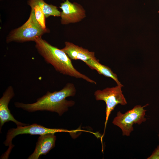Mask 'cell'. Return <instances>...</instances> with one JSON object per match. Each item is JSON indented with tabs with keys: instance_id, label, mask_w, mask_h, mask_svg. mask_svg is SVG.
I'll return each instance as SVG.
<instances>
[{
	"instance_id": "6da1fadb",
	"label": "cell",
	"mask_w": 159,
	"mask_h": 159,
	"mask_svg": "<svg viewBox=\"0 0 159 159\" xmlns=\"http://www.w3.org/2000/svg\"><path fill=\"white\" fill-rule=\"evenodd\" d=\"M76 93V89L74 85L68 83L59 91L53 92L47 91L34 103L24 104L17 102L14 105L16 107L29 112L47 111L56 112L61 116L68 111L69 107L75 104L74 101L67 100L66 98L74 96Z\"/></svg>"
},
{
	"instance_id": "7a4b0ae2",
	"label": "cell",
	"mask_w": 159,
	"mask_h": 159,
	"mask_svg": "<svg viewBox=\"0 0 159 159\" xmlns=\"http://www.w3.org/2000/svg\"><path fill=\"white\" fill-rule=\"evenodd\" d=\"M34 42L39 54L47 63L51 64L56 71L63 75L82 79L88 82L96 84L95 81L75 68L71 59L62 49L52 45L41 37L36 38Z\"/></svg>"
},
{
	"instance_id": "3957f363",
	"label": "cell",
	"mask_w": 159,
	"mask_h": 159,
	"mask_svg": "<svg viewBox=\"0 0 159 159\" xmlns=\"http://www.w3.org/2000/svg\"><path fill=\"white\" fill-rule=\"evenodd\" d=\"M31 8L28 19L21 26L10 32L6 38V43L34 41L36 38L49 32L48 29L44 28L37 21L34 10Z\"/></svg>"
},
{
	"instance_id": "277c9868",
	"label": "cell",
	"mask_w": 159,
	"mask_h": 159,
	"mask_svg": "<svg viewBox=\"0 0 159 159\" xmlns=\"http://www.w3.org/2000/svg\"><path fill=\"white\" fill-rule=\"evenodd\" d=\"M148 105L147 104L143 106L136 105L124 113L119 111L112 123L121 129L123 136H129L134 130L133 126L134 124L140 125L146 121V110L144 108Z\"/></svg>"
},
{
	"instance_id": "5b68a950",
	"label": "cell",
	"mask_w": 159,
	"mask_h": 159,
	"mask_svg": "<svg viewBox=\"0 0 159 159\" xmlns=\"http://www.w3.org/2000/svg\"><path fill=\"white\" fill-rule=\"evenodd\" d=\"M79 130H69L60 128H47L36 123L29 125L17 126L16 128H12L9 130L7 134L6 139L4 142V144L8 146L7 151L1 157L2 159H8L12 148L14 145L12 144L13 139L19 135L29 134L31 135H39L57 132H65L69 133H75Z\"/></svg>"
},
{
	"instance_id": "8992f818",
	"label": "cell",
	"mask_w": 159,
	"mask_h": 159,
	"mask_svg": "<svg viewBox=\"0 0 159 159\" xmlns=\"http://www.w3.org/2000/svg\"><path fill=\"white\" fill-rule=\"evenodd\" d=\"M123 86L122 85H117L115 87H107L102 90H97L94 93L96 100L104 101L106 104V119L102 137L104 135L107 122L112 112L117 105H124L127 104L121 90Z\"/></svg>"
},
{
	"instance_id": "52a82bcc",
	"label": "cell",
	"mask_w": 159,
	"mask_h": 159,
	"mask_svg": "<svg viewBox=\"0 0 159 159\" xmlns=\"http://www.w3.org/2000/svg\"><path fill=\"white\" fill-rule=\"evenodd\" d=\"M60 5L59 8L62 11L60 12V16L62 24L78 22L86 16L84 9L77 3H72L68 0H66Z\"/></svg>"
},
{
	"instance_id": "ba28073f",
	"label": "cell",
	"mask_w": 159,
	"mask_h": 159,
	"mask_svg": "<svg viewBox=\"0 0 159 159\" xmlns=\"http://www.w3.org/2000/svg\"><path fill=\"white\" fill-rule=\"evenodd\" d=\"M14 95L13 87L9 86L4 92L2 96L0 99V130L5 123L10 121L14 122L17 126H24L26 125L16 120L9 109V103Z\"/></svg>"
},
{
	"instance_id": "9c48e42d",
	"label": "cell",
	"mask_w": 159,
	"mask_h": 159,
	"mask_svg": "<svg viewBox=\"0 0 159 159\" xmlns=\"http://www.w3.org/2000/svg\"><path fill=\"white\" fill-rule=\"evenodd\" d=\"M54 133L40 135L38 138L35 149L28 159H38L40 156L46 155L55 146L56 136Z\"/></svg>"
},
{
	"instance_id": "30bf717a",
	"label": "cell",
	"mask_w": 159,
	"mask_h": 159,
	"mask_svg": "<svg viewBox=\"0 0 159 159\" xmlns=\"http://www.w3.org/2000/svg\"><path fill=\"white\" fill-rule=\"evenodd\" d=\"M61 49L71 59L80 60L84 62L90 59H97L94 52L68 42H65L64 47Z\"/></svg>"
},
{
	"instance_id": "8fae6325",
	"label": "cell",
	"mask_w": 159,
	"mask_h": 159,
	"mask_svg": "<svg viewBox=\"0 0 159 159\" xmlns=\"http://www.w3.org/2000/svg\"><path fill=\"white\" fill-rule=\"evenodd\" d=\"M84 62L90 69L95 70L99 74L111 78L116 82L117 85H122L119 81L117 74L114 73L110 67L100 63L98 60L90 59Z\"/></svg>"
},
{
	"instance_id": "7c38bea8",
	"label": "cell",
	"mask_w": 159,
	"mask_h": 159,
	"mask_svg": "<svg viewBox=\"0 0 159 159\" xmlns=\"http://www.w3.org/2000/svg\"><path fill=\"white\" fill-rule=\"evenodd\" d=\"M28 3L38 5L43 11L45 18L50 16H60L61 12L56 6L48 4L43 0H29L27 3Z\"/></svg>"
},
{
	"instance_id": "4fadbf2b",
	"label": "cell",
	"mask_w": 159,
	"mask_h": 159,
	"mask_svg": "<svg viewBox=\"0 0 159 159\" xmlns=\"http://www.w3.org/2000/svg\"><path fill=\"white\" fill-rule=\"evenodd\" d=\"M28 4L31 8L34 9L37 21L44 28H47L45 25V17L43 11L40 7L35 4L32 3H28Z\"/></svg>"
},
{
	"instance_id": "5bb4252c",
	"label": "cell",
	"mask_w": 159,
	"mask_h": 159,
	"mask_svg": "<svg viewBox=\"0 0 159 159\" xmlns=\"http://www.w3.org/2000/svg\"><path fill=\"white\" fill-rule=\"evenodd\" d=\"M159 140V134L158 135ZM147 159H159V144Z\"/></svg>"
}]
</instances>
